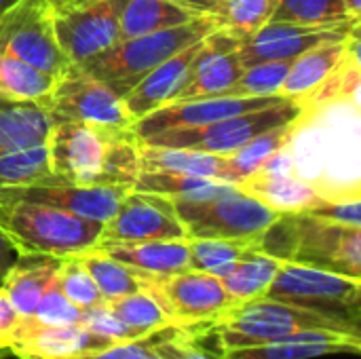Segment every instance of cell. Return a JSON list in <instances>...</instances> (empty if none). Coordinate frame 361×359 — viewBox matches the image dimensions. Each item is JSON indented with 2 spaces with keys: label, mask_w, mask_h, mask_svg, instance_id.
<instances>
[{
  "label": "cell",
  "mask_w": 361,
  "mask_h": 359,
  "mask_svg": "<svg viewBox=\"0 0 361 359\" xmlns=\"http://www.w3.org/2000/svg\"><path fill=\"white\" fill-rule=\"evenodd\" d=\"M116 13L121 38H135L186 23L199 15L171 0H110Z\"/></svg>",
  "instance_id": "cell-27"
},
{
  "label": "cell",
  "mask_w": 361,
  "mask_h": 359,
  "mask_svg": "<svg viewBox=\"0 0 361 359\" xmlns=\"http://www.w3.org/2000/svg\"><path fill=\"white\" fill-rule=\"evenodd\" d=\"M349 36L343 40L322 42L313 49L305 51L302 55H298L290 66V72L281 85L279 95H283L292 102H298L305 108H311L315 95L319 93V89L326 85L330 74L341 63V59L347 51V44H349Z\"/></svg>",
  "instance_id": "cell-21"
},
{
  "label": "cell",
  "mask_w": 361,
  "mask_h": 359,
  "mask_svg": "<svg viewBox=\"0 0 361 359\" xmlns=\"http://www.w3.org/2000/svg\"><path fill=\"white\" fill-rule=\"evenodd\" d=\"M152 355V341L140 339V341H127V343H114L110 347L87 351L80 355L61 359H150Z\"/></svg>",
  "instance_id": "cell-44"
},
{
  "label": "cell",
  "mask_w": 361,
  "mask_h": 359,
  "mask_svg": "<svg viewBox=\"0 0 361 359\" xmlns=\"http://www.w3.org/2000/svg\"><path fill=\"white\" fill-rule=\"evenodd\" d=\"M309 108H305L298 102L286 99L281 104L237 114L231 118H222L209 125L201 127H184V129H167L161 133H154L150 138L140 140V144L150 146H176V148H195L212 154L231 157L239 148H243L254 138L288 125V123H300L305 121Z\"/></svg>",
  "instance_id": "cell-7"
},
{
  "label": "cell",
  "mask_w": 361,
  "mask_h": 359,
  "mask_svg": "<svg viewBox=\"0 0 361 359\" xmlns=\"http://www.w3.org/2000/svg\"><path fill=\"white\" fill-rule=\"evenodd\" d=\"M51 171L91 186L131 190L140 167V142L131 129H110L89 123H55L47 140Z\"/></svg>",
  "instance_id": "cell-1"
},
{
  "label": "cell",
  "mask_w": 361,
  "mask_h": 359,
  "mask_svg": "<svg viewBox=\"0 0 361 359\" xmlns=\"http://www.w3.org/2000/svg\"><path fill=\"white\" fill-rule=\"evenodd\" d=\"M275 6L277 0H220L214 17L222 30L231 32L239 40H247L271 21Z\"/></svg>",
  "instance_id": "cell-35"
},
{
  "label": "cell",
  "mask_w": 361,
  "mask_h": 359,
  "mask_svg": "<svg viewBox=\"0 0 361 359\" xmlns=\"http://www.w3.org/2000/svg\"><path fill=\"white\" fill-rule=\"evenodd\" d=\"M241 42L243 40H239L237 36H233L222 28L205 36L201 51L192 59L188 78L173 102L226 95L228 89L241 78L245 70L239 55Z\"/></svg>",
  "instance_id": "cell-16"
},
{
  "label": "cell",
  "mask_w": 361,
  "mask_h": 359,
  "mask_svg": "<svg viewBox=\"0 0 361 359\" xmlns=\"http://www.w3.org/2000/svg\"><path fill=\"white\" fill-rule=\"evenodd\" d=\"M351 19L343 0H277L271 21L290 23H338Z\"/></svg>",
  "instance_id": "cell-39"
},
{
  "label": "cell",
  "mask_w": 361,
  "mask_h": 359,
  "mask_svg": "<svg viewBox=\"0 0 361 359\" xmlns=\"http://www.w3.org/2000/svg\"><path fill=\"white\" fill-rule=\"evenodd\" d=\"M264 298L313 309L361 328V279L355 277L281 262Z\"/></svg>",
  "instance_id": "cell-8"
},
{
  "label": "cell",
  "mask_w": 361,
  "mask_h": 359,
  "mask_svg": "<svg viewBox=\"0 0 361 359\" xmlns=\"http://www.w3.org/2000/svg\"><path fill=\"white\" fill-rule=\"evenodd\" d=\"M19 258V252L15 250V245L11 243V239L6 237V233L0 229V281L4 277V273L13 267V262Z\"/></svg>",
  "instance_id": "cell-46"
},
{
  "label": "cell",
  "mask_w": 361,
  "mask_h": 359,
  "mask_svg": "<svg viewBox=\"0 0 361 359\" xmlns=\"http://www.w3.org/2000/svg\"><path fill=\"white\" fill-rule=\"evenodd\" d=\"M55 34L70 63H85L121 38L116 13L110 0H93L85 6L55 15Z\"/></svg>",
  "instance_id": "cell-17"
},
{
  "label": "cell",
  "mask_w": 361,
  "mask_h": 359,
  "mask_svg": "<svg viewBox=\"0 0 361 359\" xmlns=\"http://www.w3.org/2000/svg\"><path fill=\"white\" fill-rule=\"evenodd\" d=\"M140 167L142 171L188 174V176H201V178L222 180L231 184L241 182L228 157L212 154L195 148L140 144Z\"/></svg>",
  "instance_id": "cell-22"
},
{
  "label": "cell",
  "mask_w": 361,
  "mask_h": 359,
  "mask_svg": "<svg viewBox=\"0 0 361 359\" xmlns=\"http://www.w3.org/2000/svg\"><path fill=\"white\" fill-rule=\"evenodd\" d=\"M44 2L53 8L55 15H61V13H68V11H72V8L85 6V4H89V2H93V0H44Z\"/></svg>",
  "instance_id": "cell-48"
},
{
  "label": "cell",
  "mask_w": 361,
  "mask_h": 359,
  "mask_svg": "<svg viewBox=\"0 0 361 359\" xmlns=\"http://www.w3.org/2000/svg\"><path fill=\"white\" fill-rule=\"evenodd\" d=\"M76 258L85 264V269L93 277L104 303L140 292L146 288L148 275H144V273H140V271H135L97 250H87V252L78 254Z\"/></svg>",
  "instance_id": "cell-31"
},
{
  "label": "cell",
  "mask_w": 361,
  "mask_h": 359,
  "mask_svg": "<svg viewBox=\"0 0 361 359\" xmlns=\"http://www.w3.org/2000/svg\"><path fill=\"white\" fill-rule=\"evenodd\" d=\"M203 42H205V38L192 42L190 47L182 49L180 53H176L169 59H165L163 63H159L150 74H146L123 97V104H125L127 112L131 114L133 123L176 99V95L182 91V87L188 78L192 59L201 51Z\"/></svg>",
  "instance_id": "cell-20"
},
{
  "label": "cell",
  "mask_w": 361,
  "mask_h": 359,
  "mask_svg": "<svg viewBox=\"0 0 361 359\" xmlns=\"http://www.w3.org/2000/svg\"><path fill=\"white\" fill-rule=\"evenodd\" d=\"M281 262L283 260H279L258 248H252L220 279H222L226 292L231 294V298L235 300V305H243V303L258 300V298L267 296V290L273 284Z\"/></svg>",
  "instance_id": "cell-28"
},
{
  "label": "cell",
  "mask_w": 361,
  "mask_h": 359,
  "mask_svg": "<svg viewBox=\"0 0 361 359\" xmlns=\"http://www.w3.org/2000/svg\"><path fill=\"white\" fill-rule=\"evenodd\" d=\"M32 320L42 326H74L80 324L82 311L76 305H72L53 281L49 290L42 294L36 311L32 313Z\"/></svg>",
  "instance_id": "cell-41"
},
{
  "label": "cell",
  "mask_w": 361,
  "mask_h": 359,
  "mask_svg": "<svg viewBox=\"0 0 361 359\" xmlns=\"http://www.w3.org/2000/svg\"><path fill=\"white\" fill-rule=\"evenodd\" d=\"M51 125L55 123H89L110 129H131L133 118L121 97L104 83L76 63H70L55 80L51 93L40 99Z\"/></svg>",
  "instance_id": "cell-9"
},
{
  "label": "cell",
  "mask_w": 361,
  "mask_h": 359,
  "mask_svg": "<svg viewBox=\"0 0 361 359\" xmlns=\"http://www.w3.org/2000/svg\"><path fill=\"white\" fill-rule=\"evenodd\" d=\"M302 214L332 220L338 224L361 226L360 188H324L319 197Z\"/></svg>",
  "instance_id": "cell-40"
},
{
  "label": "cell",
  "mask_w": 361,
  "mask_h": 359,
  "mask_svg": "<svg viewBox=\"0 0 361 359\" xmlns=\"http://www.w3.org/2000/svg\"><path fill=\"white\" fill-rule=\"evenodd\" d=\"M80 324L91 330L93 334L102 336V339H108L112 343H127V341H140L135 339L116 317L114 313L106 307V303L93 307V309H87L82 311V320Z\"/></svg>",
  "instance_id": "cell-42"
},
{
  "label": "cell",
  "mask_w": 361,
  "mask_h": 359,
  "mask_svg": "<svg viewBox=\"0 0 361 359\" xmlns=\"http://www.w3.org/2000/svg\"><path fill=\"white\" fill-rule=\"evenodd\" d=\"M114 345L87 330L82 324L74 326H42L32 317H19L8 353L19 359H61L97 351Z\"/></svg>",
  "instance_id": "cell-18"
},
{
  "label": "cell",
  "mask_w": 361,
  "mask_h": 359,
  "mask_svg": "<svg viewBox=\"0 0 361 359\" xmlns=\"http://www.w3.org/2000/svg\"><path fill=\"white\" fill-rule=\"evenodd\" d=\"M176 322L180 332L207 330L222 313L235 307L220 277L203 271H182L146 279V288Z\"/></svg>",
  "instance_id": "cell-10"
},
{
  "label": "cell",
  "mask_w": 361,
  "mask_h": 359,
  "mask_svg": "<svg viewBox=\"0 0 361 359\" xmlns=\"http://www.w3.org/2000/svg\"><path fill=\"white\" fill-rule=\"evenodd\" d=\"M93 250L150 277L173 275L190 269L188 241H144V243H97Z\"/></svg>",
  "instance_id": "cell-23"
},
{
  "label": "cell",
  "mask_w": 361,
  "mask_h": 359,
  "mask_svg": "<svg viewBox=\"0 0 361 359\" xmlns=\"http://www.w3.org/2000/svg\"><path fill=\"white\" fill-rule=\"evenodd\" d=\"M218 28L220 25L214 15H199L173 28H165L135 38H123L110 49L78 66L123 99L159 63L190 47L192 42L209 36Z\"/></svg>",
  "instance_id": "cell-3"
},
{
  "label": "cell",
  "mask_w": 361,
  "mask_h": 359,
  "mask_svg": "<svg viewBox=\"0 0 361 359\" xmlns=\"http://www.w3.org/2000/svg\"><path fill=\"white\" fill-rule=\"evenodd\" d=\"M176 2L178 6L195 13V15H216L218 6H220V0H171Z\"/></svg>",
  "instance_id": "cell-47"
},
{
  "label": "cell",
  "mask_w": 361,
  "mask_h": 359,
  "mask_svg": "<svg viewBox=\"0 0 361 359\" xmlns=\"http://www.w3.org/2000/svg\"><path fill=\"white\" fill-rule=\"evenodd\" d=\"M343 4H345V13H347L351 19H360L361 0H343Z\"/></svg>",
  "instance_id": "cell-49"
},
{
  "label": "cell",
  "mask_w": 361,
  "mask_h": 359,
  "mask_svg": "<svg viewBox=\"0 0 361 359\" xmlns=\"http://www.w3.org/2000/svg\"><path fill=\"white\" fill-rule=\"evenodd\" d=\"M239 188L254 195L279 214H302L307 207L313 205V201L324 190L322 184L302 180L296 174L275 176L262 171L247 176L239 184Z\"/></svg>",
  "instance_id": "cell-26"
},
{
  "label": "cell",
  "mask_w": 361,
  "mask_h": 359,
  "mask_svg": "<svg viewBox=\"0 0 361 359\" xmlns=\"http://www.w3.org/2000/svg\"><path fill=\"white\" fill-rule=\"evenodd\" d=\"M171 203L186 237L195 239H235L258 243L264 231L281 218L279 212L239 188V184L216 197L171 199Z\"/></svg>",
  "instance_id": "cell-6"
},
{
  "label": "cell",
  "mask_w": 361,
  "mask_h": 359,
  "mask_svg": "<svg viewBox=\"0 0 361 359\" xmlns=\"http://www.w3.org/2000/svg\"><path fill=\"white\" fill-rule=\"evenodd\" d=\"M150 359H163V358H161V355H157V353L152 351V355H150Z\"/></svg>",
  "instance_id": "cell-51"
},
{
  "label": "cell",
  "mask_w": 361,
  "mask_h": 359,
  "mask_svg": "<svg viewBox=\"0 0 361 359\" xmlns=\"http://www.w3.org/2000/svg\"><path fill=\"white\" fill-rule=\"evenodd\" d=\"M15 2H19V0H0V13H4L6 8H11Z\"/></svg>",
  "instance_id": "cell-50"
},
{
  "label": "cell",
  "mask_w": 361,
  "mask_h": 359,
  "mask_svg": "<svg viewBox=\"0 0 361 359\" xmlns=\"http://www.w3.org/2000/svg\"><path fill=\"white\" fill-rule=\"evenodd\" d=\"M360 355L361 336L332 330H305L283 339L233 349L220 353V359H315L324 355Z\"/></svg>",
  "instance_id": "cell-19"
},
{
  "label": "cell",
  "mask_w": 361,
  "mask_h": 359,
  "mask_svg": "<svg viewBox=\"0 0 361 359\" xmlns=\"http://www.w3.org/2000/svg\"><path fill=\"white\" fill-rule=\"evenodd\" d=\"M17 324H19V315L15 313L4 288L0 286V353L8 351Z\"/></svg>",
  "instance_id": "cell-45"
},
{
  "label": "cell",
  "mask_w": 361,
  "mask_h": 359,
  "mask_svg": "<svg viewBox=\"0 0 361 359\" xmlns=\"http://www.w3.org/2000/svg\"><path fill=\"white\" fill-rule=\"evenodd\" d=\"M51 118L40 102L0 95V157L47 144Z\"/></svg>",
  "instance_id": "cell-24"
},
{
  "label": "cell",
  "mask_w": 361,
  "mask_h": 359,
  "mask_svg": "<svg viewBox=\"0 0 361 359\" xmlns=\"http://www.w3.org/2000/svg\"><path fill=\"white\" fill-rule=\"evenodd\" d=\"M0 229L19 256L68 258L93 250L104 222L87 220L49 205L11 201L0 203Z\"/></svg>",
  "instance_id": "cell-5"
},
{
  "label": "cell",
  "mask_w": 361,
  "mask_h": 359,
  "mask_svg": "<svg viewBox=\"0 0 361 359\" xmlns=\"http://www.w3.org/2000/svg\"><path fill=\"white\" fill-rule=\"evenodd\" d=\"M59 260L51 256H19L4 273L0 286L19 317H32L42 294L55 281Z\"/></svg>",
  "instance_id": "cell-25"
},
{
  "label": "cell",
  "mask_w": 361,
  "mask_h": 359,
  "mask_svg": "<svg viewBox=\"0 0 361 359\" xmlns=\"http://www.w3.org/2000/svg\"><path fill=\"white\" fill-rule=\"evenodd\" d=\"M51 161L47 144L15 150L0 157V195L11 188L30 186L51 176Z\"/></svg>",
  "instance_id": "cell-34"
},
{
  "label": "cell",
  "mask_w": 361,
  "mask_h": 359,
  "mask_svg": "<svg viewBox=\"0 0 361 359\" xmlns=\"http://www.w3.org/2000/svg\"><path fill=\"white\" fill-rule=\"evenodd\" d=\"M171 239H186V231L171 199L131 188L121 199L114 216L104 222L97 243H144Z\"/></svg>",
  "instance_id": "cell-12"
},
{
  "label": "cell",
  "mask_w": 361,
  "mask_h": 359,
  "mask_svg": "<svg viewBox=\"0 0 361 359\" xmlns=\"http://www.w3.org/2000/svg\"><path fill=\"white\" fill-rule=\"evenodd\" d=\"M357 28H360V19H347L338 23L269 21L258 32H254L247 40L241 42L239 55L245 68L260 61L296 59L298 55L322 42L347 38Z\"/></svg>",
  "instance_id": "cell-14"
},
{
  "label": "cell",
  "mask_w": 361,
  "mask_h": 359,
  "mask_svg": "<svg viewBox=\"0 0 361 359\" xmlns=\"http://www.w3.org/2000/svg\"><path fill=\"white\" fill-rule=\"evenodd\" d=\"M55 80L57 76L38 70L17 57L0 53V95L40 102L51 93Z\"/></svg>",
  "instance_id": "cell-32"
},
{
  "label": "cell",
  "mask_w": 361,
  "mask_h": 359,
  "mask_svg": "<svg viewBox=\"0 0 361 359\" xmlns=\"http://www.w3.org/2000/svg\"><path fill=\"white\" fill-rule=\"evenodd\" d=\"M292 61L294 59H275V61H260V63L247 66L243 70L241 78L228 89L226 95H231V97L279 95Z\"/></svg>",
  "instance_id": "cell-37"
},
{
  "label": "cell",
  "mask_w": 361,
  "mask_h": 359,
  "mask_svg": "<svg viewBox=\"0 0 361 359\" xmlns=\"http://www.w3.org/2000/svg\"><path fill=\"white\" fill-rule=\"evenodd\" d=\"M258 250L283 262L361 279V226L309 214H281L258 239Z\"/></svg>",
  "instance_id": "cell-2"
},
{
  "label": "cell",
  "mask_w": 361,
  "mask_h": 359,
  "mask_svg": "<svg viewBox=\"0 0 361 359\" xmlns=\"http://www.w3.org/2000/svg\"><path fill=\"white\" fill-rule=\"evenodd\" d=\"M283 95H262V97H201V99H188V102H173L167 104L142 118H137L131 127L137 142L144 138H150L154 133L167 131V129H184V127H201L209 125L222 118H231L237 114L262 110L275 104L286 102Z\"/></svg>",
  "instance_id": "cell-15"
},
{
  "label": "cell",
  "mask_w": 361,
  "mask_h": 359,
  "mask_svg": "<svg viewBox=\"0 0 361 359\" xmlns=\"http://www.w3.org/2000/svg\"><path fill=\"white\" fill-rule=\"evenodd\" d=\"M55 13L44 0H19L0 13V53L59 76L70 59L55 34Z\"/></svg>",
  "instance_id": "cell-11"
},
{
  "label": "cell",
  "mask_w": 361,
  "mask_h": 359,
  "mask_svg": "<svg viewBox=\"0 0 361 359\" xmlns=\"http://www.w3.org/2000/svg\"><path fill=\"white\" fill-rule=\"evenodd\" d=\"M152 351L163 359H218L180 330L165 332V339L152 341Z\"/></svg>",
  "instance_id": "cell-43"
},
{
  "label": "cell",
  "mask_w": 361,
  "mask_h": 359,
  "mask_svg": "<svg viewBox=\"0 0 361 359\" xmlns=\"http://www.w3.org/2000/svg\"><path fill=\"white\" fill-rule=\"evenodd\" d=\"M237 184L188 176V174H165V171H140L133 190L152 193L167 199H207L231 190Z\"/></svg>",
  "instance_id": "cell-30"
},
{
  "label": "cell",
  "mask_w": 361,
  "mask_h": 359,
  "mask_svg": "<svg viewBox=\"0 0 361 359\" xmlns=\"http://www.w3.org/2000/svg\"><path fill=\"white\" fill-rule=\"evenodd\" d=\"M188 241V260L192 271H203L216 277H224L235 262L258 243L252 241H235V239H195L186 237Z\"/></svg>",
  "instance_id": "cell-33"
},
{
  "label": "cell",
  "mask_w": 361,
  "mask_h": 359,
  "mask_svg": "<svg viewBox=\"0 0 361 359\" xmlns=\"http://www.w3.org/2000/svg\"><path fill=\"white\" fill-rule=\"evenodd\" d=\"M106 307L135 339H152L178 330L176 322L167 315V311L148 290L106 300Z\"/></svg>",
  "instance_id": "cell-29"
},
{
  "label": "cell",
  "mask_w": 361,
  "mask_h": 359,
  "mask_svg": "<svg viewBox=\"0 0 361 359\" xmlns=\"http://www.w3.org/2000/svg\"><path fill=\"white\" fill-rule=\"evenodd\" d=\"M55 284L61 290V294L80 311L93 309L104 303L93 277L89 275V271L76 256H68L59 260Z\"/></svg>",
  "instance_id": "cell-38"
},
{
  "label": "cell",
  "mask_w": 361,
  "mask_h": 359,
  "mask_svg": "<svg viewBox=\"0 0 361 359\" xmlns=\"http://www.w3.org/2000/svg\"><path fill=\"white\" fill-rule=\"evenodd\" d=\"M305 330H332L349 334L361 332L360 326H353L345 320L271 298H258L231 307L205 332L216 336V345L220 353H224L264 345Z\"/></svg>",
  "instance_id": "cell-4"
},
{
  "label": "cell",
  "mask_w": 361,
  "mask_h": 359,
  "mask_svg": "<svg viewBox=\"0 0 361 359\" xmlns=\"http://www.w3.org/2000/svg\"><path fill=\"white\" fill-rule=\"evenodd\" d=\"M125 193H127V188L76 184L57 174H51L30 186L11 188V190L2 193L0 203H11V201L38 203V205H49V207H57V209L76 214L87 220L108 222L114 216Z\"/></svg>",
  "instance_id": "cell-13"
},
{
  "label": "cell",
  "mask_w": 361,
  "mask_h": 359,
  "mask_svg": "<svg viewBox=\"0 0 361 359\" xmlns=\"http://www.w3.org/2000/svg\"><path fill=\"white\" fill-rule=\"evenodd\" d=\"M300 123H288V125H281V127H275L258 138H254L252 142H247L243 148H239L235 154H231V163H233V169L235 174L239 176V180L243 182L247 176L256 174L260 169V165L273 157L275 152H279L281 148H288V144L292 142L296 129H298ZM239 182V184H241Z\"/></svg>",
  "instance_id": "cell-36"
}]
</instances>
